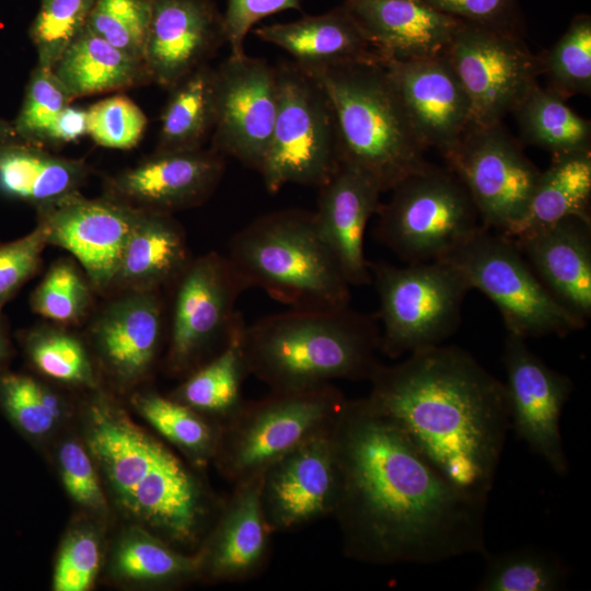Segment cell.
<instances>
[{"label":"cell","mask_w":591,"mask_h":591,"mask_svg":"<svg viewBox=\"0 0 591 591\" xmlns=\"http://www.w3.org/2000/svg\"><path fill=\"white\" fill-rule=\"evenodd\" d=\"M511 241L551 294L587 323L591 316L590 219L570 217Z\"/></svg>","instance_id":"cell-25"},{"label":"cell","mask_w":591,"mask_h":591,"mask_svg":"<svg viewBox=\"0 0 591 591\" xmlns=\"http://www.w3.org/2000/svg\"><path fill=\"white\" fill-rule=\"evenodd\" d=\"M463 22L522 36L518 0H424Z\"/></svg>","instance_id":"cell-48"},{"label":"cell","mask_w":591,"mask_h":591,"mask_svg":"<svg viewBox=\"0 0 591 591\" xmlns=\"http://www.w3.org/2000/svg\"><path fill=\"white\" fill-rule=\"evenodd\" d=\"M101 560L96 536L88 530L70 534L57 558L53 588L56 591H85L93 584Z\"/></svg>","instance_id":"cell-47"},{"label":"cell","mask_w":591,"mask_h":591,"mask_svg":"<svg viewBox=\"0 0 591 591\" xmlns=\"http://www.w3.org/2000/svg\"><path fill=\"white\" fill-rule=\"evenodd\" d=\"M277 105L276 68L246 54L230 56L216 69L211 148L259 171Z\"/></svg>","instance_id":"cell-15"},{"label":"cell","mask_w":591,"mask_h":591,"mask_svg":"<svg viewBox=\"0 0 591 591\" xmlns=\"http://www.w3.org/2000/svg\"><path fill=\"white\" fill-rule=\"evenodd\" d=\"M51 70L71 102L151 82L141 59L115 47L88 26L65 49Z\"/></svg>","instance_id":"cell-30"},{"label":"cell","mask_w":591,"mask_h":591,"mask_svg":"<svg viewBox=\"0 0 591 591\" xmlns=\"http://www.w3.org/2000/svg\"><path fill=\"white\" fill-rule=\"evenodd\" d=\"M11 341L9 336L8 323L0 311V373L11 357Z\"/></svg>","instance_id":"cell-52"},{"label":"cell","mask_w":591,"mask_h":591,"mask_svg":"<svg viewBox=\"0 0 591 591\" xmlns=\"http://www.w3.org/2000/svg\"><path fill=\"white\" fill-rule=\"evenodd\" d=\"M521 140L555 154L591 151V123L575 113L566 99L534 84L512 113Z\"/></svg>","instance_id":"cell-33"},{"label":"cell","mask_w":591,"mask_h":591,"mask_svg":"<svg viewBox=\"0 0 591 591\" xmlns=\"http://www.w3.org/2000/svg\"><path fill=\"white\" fill-rule=\"evenodd\" d=\"M262 474L233 484L215 526L196 554L199 575L216 582H242L262 572L270 553V531L260 502Z\"/></svg>","instance_id":"cell-22"},{"label":"cell","mask_w":591,"mask_h":591,"mask_svg":"<svg viewBox=\"0 0 591 591\" xmlns=\"http://www.w3.org/2000/svg\"><path fill=\"white\" fill-rule=\"evenodd\" d=\"M300 9L301 0H228L222 20L230 56L245 55L246 35L258 21L281 11Z\"/></svg>","instance_id":"cell-50"},{"label":"cell","mask_w":591,"mask_h":591,"mask_svg":"<svg viewBox=\"0 0 591 591\" xmlns=\"http://www.w3.org/2000/svg\"><path fill=\"white\" fill-rule=\"evenodd\" d=\"M36 211L47 245L69 252L93 289H111L141 210L106 195L86 198L79 193Z\"/></svg>","instance_id":"cell-17"},{"label":"cell","mask_w":591,"mask_h":591,"mask_svg":"<svg viewBox=\"0 0 591 591\" xmlns=\"http://www.w3.org/2000/svg\"><path fill=\"white\" fill-rule=\"evenodd\" d=\"M443 158L470 194L482 224L510 232L525 213L541 171L502 123L471 125Z\"/></svg>","instance_id":"cell-12"},{"label":"cell","mask_w":591,"mask_h":591,"mask_svg":"<svg viewBox=\"0 0 591 591\" xmlns=\"http://www.w3.org/2000/svg\"><path fill=\"white\" fill-rule=\"evenodd\" d=\"M92 285L83 270L68 258L51 264L30 298L32 311L61 326L79 324L92 301Z\"/></svg>","instance_id":"cell-39"},{"label":"cell","mask_w":591,"mask_h":591,"mask_svg":"<svg viewBox=\"0 0 591 591\" xmlns=\"http://www.w3.org/2000/svg\"><path fill=\"white\" fill-rule=\"evenodd\" d=\"M224 172L215 149L158 151L105 179L106 196L135 209L172 213L200 205Z\"/></svg>","instance_id":"cell-18"},{"label":"cell","mask_w":591,"mask_h":591,"mask_svg":"<svg viewBox=\"0 0 591 591\" xmlns=\"http://www.w3.org/2000/svg\"><path fill=\"white\" fill-rule=\"evenodd\" d=\"M245 324L242 316L234 325L225 345L195 370L173 394L174 399L201 415L223 422L244 402L241 387L248 374L241 338Z\"/></svg>","instance_id":"cell-32"},{"label":"cell","mask_w":591,"mask_h":591,"mask_svg":"<svg viewBox=\"0 0 591 591\" xmlns=\"http://www.w3.org/2000/svg\"><path fill=\"white\" fill-rule=\"evenodd\" d=\"M484 556L479 591H555L567 584L568 568L552 553L526 547Z\"/></svg>","instance_id":"cell-36"},{"label":"cell","mask_w":591,"mask_h":591,"mask_svg":"<svg viewBox=\"0 0 591 591\" xmlns=\"http://www.w3.org/2000/svg\"><path fill=\"white\" fill-rule=\"evenodd\" d=\"M223 42L222 15L209 0H151L142 58L151 82L171 90Z\"/></svg>","instance_id":"cell-21"},{"label":"cell","mask_w":591,"mask_h":591,"mask_svg":"<svg viewBox=\"0 0 591 591\" xmlns=\"http://www.w3.org/2000/svg\"><path fill=\"white\" fill-rule=\"evenodd\" d=\"M46 245L47 234L38 222L26 235L0 243V311L37 273Z\"/></svg>","instance_id":"cell-46"},{"label":"cell","mask_w":591,"mask_h":591,"mask_svg":"<svg viewBox=\"0 0 591 591\" xmlns=\"http://www.w3.org/2000/svg\"><path fill=\"white\" fill-rule=\"evenodd\" d=\"M88 444L120 507L170 545L194 546L213 511L201 480L105 396L89 408Z\"/></svg>","instance_id":"cell-3"},{"label":"cell","mask_w":591,"mask_h":591,"mask_svg":"<svg viewBox=\"0 0 591 591\" xmlns=\"http://www.w3.org/2000/svg\"><path fill=\"white\" fill-rule=\"evenodd\" d=\"M134 404L142 417L165 439L187 453L198 465L215 459L220 422L174 399L155 393L140 394Z\"/></svg>","instance_id":"cell-35"},{"label":"cell","mask_w":591,"mask_h":591,"mask_svg":"<svg viewBox=\"0 0 591 591\" xmlns=\"http://www.w3.org/2000/svg\"><path fill=\"white\" fill-rule=\"evenodd\" d=\"M167 363L187 371L215 345L223 347L237 320L235 310L247 286L228 256L216 252L190 260L177 279Z\"/></svg>","instance_id":"cell-14"},{"label":"cell","mask_w":591,"mask_h":591,"mask_svg":"<svg viewBox=\"0 0 591 591\" xmlns=\"http://www.w3.org/2000/svg\"><path fill=\"white\" fill-rule=\"evenodd\" d=\"M367 396L457 487L488 498L510 427L505 384L464 349L433 346L379 364Z\"/></svg>","instance_id":"cell-2"},{"label":"cell","mask_w":591,"mask_h":591,"mask_svg":"<svg viewBox=\"0 0 591 591\" xmlns=\"http://www.w3.org/2000/svg\"><path fill=\"white\" fill-rule=\"evenodd\" d=\"M344 401L343 393L327 384L243 402L221 422L213 460L232 484L260 475L290 451L329 431Z\"/></svg>","instance_id":"cell-7"},{"label":"cell","mask_w":591,"mask_h":591,"mask_svg":"<svg viewBox=\"0 0 591 591\" xmlns=\"http://www.w3.org/2000/svg\"><path fill=\"white\" fill-rule=\"evenodd\" d=\"M337 488L329 431L274 462L260 484L262 509L273 534L332 517Z\"/></svg>","instance_id":"cell-19"},{"label":"cell","mask_w":591,"mask_h":591,"mask_svg":"<svg viewBox=\"0 0 591 591\" xmlns=\"http://www.w3.org/2000/svg\"><path fill=\"white\" fill-rule=\"evenodd\" d=\"M0 406L12 422L28 436L46 434L61 417L60 398L35 379L0 373Z\"/></svg>","instance_id":"cell-41"},{"label":"cell","mask_w":591,"mask_h":591,"mask_svg":"<svg viewBox=\"0 0 591 591\" xmlns=\"http://www.w3.org/2000/svg\"><path fill=\"white\" fill-rule=\"evenodd\" d=\"M275 68L277 113L258 172L270 193L287 184L320 188L340 164L331 103L318 82L293 61Z\"/></svg>","instance_id":"cell-9"},{"label":"cell","mask_w":591,"mask_h":591,"mask_svg":"<svg viewBox=\"0 0 591 591\" xmlns=\"http://www.w3.org/2000/svg\"><path fill=\"white\" fill-rule=\"evenodd\" d=\"M162 329L158 290L124 291L96 316L91 334L109 371L120 381L132 382L150 370Z\"/></svg>","instance_id":"cell-26"},{"label":"cell","mask_w":591,"mask_h":591,"mask_svg":"<svg viewBox=\"0 0 591 591\" xmlns=\"http://www.w3.org/2000/svg\"><path fill=\"white\" fill-rule=\"evenodd\" d=\"M90 174L83 160L28 142L0 147V190L36 210L80 193Z\"/></svg>","instance_id":"cell-29"},{"label":"cell","mask_w":591,"mask_h":591,"mask_svg":"<svg viewBox=\"0 0 591 591\" xmlns=\"http://www.w3.org/2000/svg\"><path fill=\"white\" fill-rule=\"evenodd\" d=\"M343 5L383 60L440 56L463 22L424 0H345Z\"/></svg>","instance_id":"cell-23"},{"label":"cell","mask_w":591,"mask_h":591,"mask_svg":"<svg viewBox=\"0 0 591 591\" xmlns=\"http://www.w3.org/2000/svg\"><path fill=\"white\" fill-rule=\"evenodd\" d=\"M380 204L378 237L407 263L444 258L484 225L451 170L429 165L392 189Z\"/></svg>","instance_id":"cell-10"},{"label":"cell","mask_w":591,"mask_h":591,"mask_svg":"<svg viewBox=\"0 0 591 591\" xmlns=\"http://www.w3.org/2000/svg\"><path fill=\"white\" fill-rule=\"evenodd\" d=\"M379 301L380 350L397 358L441 345L461 321L471 289L450 263L438 259L398 267L369 263Z\"/></svg>","instance_id":"cell-8"},{"label":"cell","mask_w":591,"mask_h":591,"mask_svg":"<svg viewBox=\"0 0 591 591\" xmlns=\"http://www.w3.org/2000/svg\"><path fill=\"white\" fill-rule=\"evenodd\" d=\"M20 339L28 360L44 375L66 383H94L84 345L63 326H35L23 332Z\"/></svg>","instance_id":"cell-38"},{"label":"cell","mask_w":591,"mask_h":591,"mask_svg":"<svg viewBox=\"0 0 591 591\" xmlns=\"http://www.w3.org/2000/svg\"><path fill=\"white\" fill-rule=\"evenodd\" d=\"M95 0H40L30 26L37 65L51 68L86 26Z\"/></svg>","instance_id":"cell-42"},{"label":"cell","mask_w":591,"mask_h":591,"mask_svg":"<svg viewBox=\"0 0 591 591\" xmlns=\"http://www.w3.org/2000/svg\"><path fill=\"white\" fill-rule=\"evenodd\" d=\"M442 260L495 303L510 334L524 339L566 336L586 326L551 294L517 245L499 232L483 227Z\"/></svg>","instance_id":"cell-11"},{"label":"cell","mask_w":591,"mask_h":591,"mask_svg":"<svg viewBox=\"0 0 591 591\" xmlns=\"http://www.w3.org/2000/svg\"><path fill=\"white\" fill-rule=\"evenodd\" d=\"M59 465L65 488L74 501L95 510L105 507V497L93 463L79 443L68 441L61 445Z\"/></svg>","instance_id":"cell-49"},{"label":"cell","mask_w":591,"mask_h":591,"mask_svg":"<svg viewBox=\"0 0 591 591\" xmlns=\"http://www.w3.org/2000/svg\"><path fill=\"white\" fill-rule=\"evenodd\" d=\"M228 258L247 288L290 309L349 305L350 285L314 212L289 209L255 219L232 236Z\"/></svg>","instance_id":"cell-6"},{"label":"cell","mask_w":591,"mask_h":591,"mask_svg":"<svg viewBox=\"0 0 591 591\" xmlns=\"http://www.w3.org/2000/svg\"><path fill=\"white\" fill-rule=\"evenodd\" d=\"M591 151L555 154L541 171L525 213L507 234L511 240L551 227L564 219H590Z\"/></svg>","instance_id":"cell-31"},{"label":"cell","mask_w":591,"mask_h":591,"mask_svg":"<svg viewBox=\"0 0 591 591\" xmlns=\"http://www.w3.org/2000/svg\"><path fill=\"white\" fill-rule=\"evenodd\" d=\"M88 136V112L68 104L54 118L40 139V146H61Z\"/></svg>","instance_id":"cell-51"},{"label":"cell","mask_w":591,"mask_h":591,"mask_svg":"<svg viewBox=\"0 0 591 591\" xmlns=\"http://www.w3.org/2000/svg\"><path fill=\"white\" fill-rule=\"evenodd\" d=\"M116 571L128 579L174 582L199 576L197 555H186L157 535L138 531L127 535L115 554Z\"/></svg>","instance_id":"cell-37"},{"label":"cell","mask_w":591,"mask_h":591,"mask_svg":"<svg viewBox=\"0 0 591 591\" xmlns=\"http://www.w3.org/2000/svg\"><path fill=\"white\" fill-rule=\"evenodd\" d=\"M150 15L151 0H95L86 26L142 60Z\"/></svg>","instance_id":"cell-43"},{"label":"cell","mask_w":591,"mask_h":591,"mask_svg":"<svg viewBox=\"0 0 591 591\" xmlns=\"http://www.w3.org/2000/svg\"><path fill=\"white\" fill-rule=\"evenodd\" d=\"M510 427L533 453L558 475L568 473L560 417L571 391V380L545 364L525 339L508 333L503 356Z\"/></svg>","instance_id":"cell-16"},{"label":"cell","mask_w":591,"mask_h":591,"mask_svg":"<svg viewBox=\"0 0 591 591\" xmlns=\"http://www.w3.org/2000/svg\"><path fill=\"white\" fill-rule=\"evenodd\" d=\"M470 101L472 125L501 121L543 74L522 36L462 22L444 51Z\"/></svg>","instance_id":"cell-13"},{"label":"cell","mask_w":591,"mask_h":591,"mask_svg":"<svg viewBox=\"0 0 591 591\" xmlns=\"http://www.w3.org/2000/svg\"><path fill=\"white\" fill-rule=\"evenodd\" d=\"M189 262L185 234L171 215L141 210L112 288L121 292L158 290L178 279Z\"/></svg>","instance_id":"cell-28"},{"label":"cell","mask_w":591,"mask_h":591,"mask_svg":"<svg viewBox=\"0 0 591 591\" xmlns=\"http://www.w3.org/2000/svg\"><path fill=\"white\" fill-rule=\"evenodd\" d=\"M381 194L374 178L345 162L320 187L315 221L350 286L371 282L363 236L369 219L379 209Z\"/></svg>","instance_id":"cell-24"},{"label":"cell","mask_w":591,"mask_h":591,"mask_svg":"<svg viewBox=\"0 0 591 591\" xmlns=\"http://www.w3.org/2000/svg\"><path fill=\"white\" fill-rule=\"evenodd\" d=\"M25 142L18 135L13 123L0 118V147L16 143Z\"/></svg>","instance_id":"cell-53"},{"label":"cell","mask_w":591,"mask_h":591,"mask_svg":"<svg viewBox=\"0 0 591 591\" xmlns=\"http://www.w3.org/2000/svg\"><path fill=\"white\" fill-rule=\"evenodd\" d=\"M382 62L420 142L448 153L472 125V111L445 55Z\"/></svg>","instance_id":"cell-20"},{"label":"cell","mask_w":591,"mask_h":591,"mask_svg":"<svg viewBox=\"0 0 591 591\" xmlns=\"http://www.w3.org/2000/svg\"><path fill=\"white\" fill-rule=\"evenodd\" d=\"M304 70L331 103L340 162L364 171L382 193L430 165L382 61Z\"/></svg>","instance_id":"cell-5"},{"label":"cell","mask_w":591,"mask_h":591,"mask_svg":"<svg viewBox=\"0 0 591 591\" xmlns=\"http://www.w3.org/2000/svg\"><path fill=\"white\" fill-rule=\"evenodd\" d=\"M255 34L283 49L303 69L383 60L343 4L322 14L257 27Z\"/></svg>","instance_id":"cell-27"},{"label":"cell","mask_w":591,"mask_h":591,"mask_svg":"<svg viewBox=\"0 0 591 591\" xmlns=\"http://www.w3.org/2000/svg\"><path fill=\"white\" fill-rule=\"evenodd\" d=\"M344 555L370 565L437 564L486 549L488 498L453 484L368 397L329 430Z\"/></svg>","instance_id":"cell-1"},{"label":"cell","mask_w":591,"mask_h":591,"mask_svg":"<svg viewBox=\"0 0 591 591\" xmlns=\"http://www.w3.org/2000/svg\"><path fill=\"white\" fill-rule=\"evenodd\" d=\"M88 136L108 149L128 150L143 137L148 119L143 111L127 95L115 94L89 108Z\"/></svg>","instance_id":"cell-44"},{"label":"cell","mask_w":591,"mask_h":591,"mask_svg":"<svg viewBox=\"0 0 591 591\" xmlns=\"http://www.w3.org/2000/svg\"><path fill=\"white\" fill-rule=\"evenodd\" d=\"M216 69L198 67L171 89L161 114L158 151L202 148L215 123Z\"/></svg>","instance_id":"cell-34"},{"label":"cell","mask_w":591,"mask_h":591,"mask_svg":"<svg viewBox=\"0 0 591 591\" xmlns=\"http://www.w3.org/2000/svg\"><path fill=\"white\" fill-rule=\"evenodd\" d=\"M549 89L564 99L591 93V18L576 15L563 36L543 55Z\"/></svg>","instance_id":"cell-40"},{"label":"cell","mask_w":591,"mask_h":591,"mask_svg":"<svg viewBox=\"0 0 591 591\" xmlns=\"http://www.w3.org/2000/svg\"><path fill=\"white\" fill-rule=\"evenodd\" d=\"M376 322L348 306L290 309L244 326L248 374L270 392H296L334 380H369L380 364Z\"/></svg>","instance_id":"cell-4"},{"label":"cell","mask_w":591,"mask_h":591,"mask_svg":"<svg viewBox=\"0 0 591 591\" xmlns=\"http://www.w3.org/2000/svg\"><path fill=\"white\" fill-rule=\"evenodd\" d=\"M70 103L71 100L51 68L36 65L30 76L19 114L12 121L13 126L23 141L40 146L46 128Z\"/></svg>","instance_id":"cell-45"}]
</instances>
